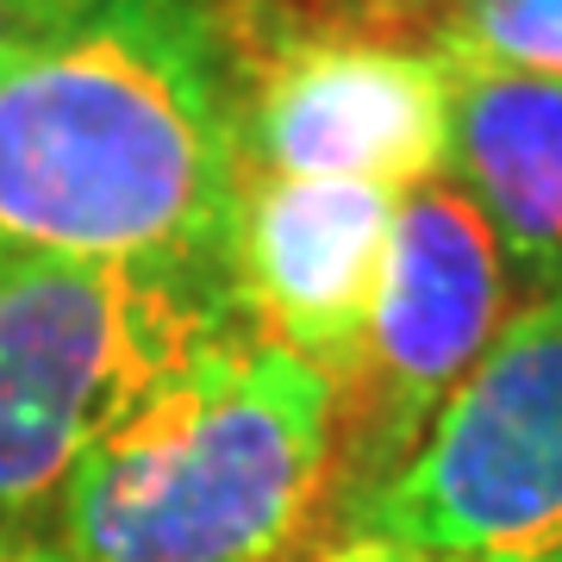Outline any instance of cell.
<instances>
[{"label": "cell", "instance_id": "1", "mask_svg": "<svg viewBox=\"0 0 562 562\" xmlns=\"http://www.w3.org/2000/svg\"><path fill=\"white\" fill-rule=\"evenodd\" d=\"M244 157L206 0H76L0 63V262L232 288Z\"/></svg>", "mask_w": 562, "mask_h": 562}, {"label": "cell", "instance_id": "2", "mask_svg": "<svg viewBox=\"0 0 562 562\" xmlns=\"http://www.w3.org/2000/svg\"><path fill=\"white\" fill-rule=\"evenodd\" d=\"M338 513V387L225 325L76 462L44 543L69 562H306Z\"/></svg>", "mask_w": 562, "mask_h": 562}, {"label": "cell", "instance_id": "3", "mask_svg": "<svg viewBox=\"0 0 562 562\" xmlns=\"http://www.w3.org/2000/svg\"><path fill=\"white\" fill-rule=\"evenodd\" d=\"M238 319L232 294L157 269L0 262V543L44 538L94 438Z\"/></svg>", "mask_w": 562, "mask_h": 562}, {"label": "cell", "instance_id": "4", "mask_svg": "<svg viewBox=\"0 0 562 562\" xmlns=\"http://www.w3.org/2000/svg\"><path fill=\"white\" fill-rule=\"evenodd\" d=\"M244 176L413 194L450 169V63L431 38L294 0H206Z\"/></svg>", "mask_w": 562, "mask_h": 562}, {"label": "cell", "instance_id": "5", "mask_svg": "<svg viewBox=\"0 0 562 562\" xmlns=\"http://www.w3.org/2000/svg\"><path fill=\"white\" fill-rule=\"evenodd\" d=\"M338 525L431 562H562V288L506 313L419 450Z\"/></svg>", "mask_w": 562, "mask_h": 562}, {"label": "cell", "instance_id": "6", "mask_svg": "<svg viewBox=\"0 0 562 562\" xmlns=\"http://www.w3.org/2000/svg\"><path fill=\"white\" fill-rule=\"evenodd\" d=\"M513 269L482 206L450 176L401 194L382 294L362 331L357 375L338 394V513L362 506L401 469L443 401L501 338Z\"/></svg>", "mask_w": 562, "mask_h": 562}, {"label": "cell", "instance_id": "7", "mask_svg": "<svg viewBox=\"0 0 562 562\" xmlns=\"http://www.w3.org/2000/svg\"><path fill=\"white\" fill-rule=\"evenodd\" d=\"M401 194L369 181L244 176L232 288L250 331L294 350L344 394L382 294Z\"/></svg>", "mask_w": 562, "mask_h": 562}, {"label": "cell", "instance_id": "8", "mask_svg": "<svg viewBox=\"0 0 562 562\" xmlns=\"http://www.w3.org/2000/svg\"><path fill=\"white\" fill-rule=\"evenodd\" d=\"M443 176L482 206L525 294L562 288V76L450 63Z\"/></svg>", "mask_w": 562, "mask_h": 562}, {"label": "cell", "instance_id": "9", "mask_svg": "<svg viewBox=\"0 0 562 562\" xmlns=\"http://www.w3.org/2000/svg\"><path fill=\"white\" fill-rule=\"evenodd\" d=\"M431 44L475 69L562 76V0H438Z\"/></svg>", "mask_w": 562, "mask_h": 562}, {"label": "cell", "instance_id": "10", "mask_svg": "<svg viewBox=\"0 0 562 562\" xmlns=\"http://www.w3.org/2000/svg\"><path fill=\"white\" fill-rule=\"evenodd\" d=\"M306 562H431L419 557V550H406V543L394 538H375V531H325L319 543H313V557Z\"/></svg>", "mask_w": 562, "mask_h": 562}, {"label": "cell", "instance_id": "11", "mask_svg": "<svg viewBox=\"0 0 562 562\" xmlns=\"http://www.w3.org/2000/svg\"><path fill=\"white\" fill-rule=\"evenodd\" d=\"M76 0H0V63L13 57L20 44H32L50 20H63Z\"/></svg>", "mask_w": 562, "mask_h": 562}, {"label": "cell", "instance_id": "12", "mask_svg": "<svg viewBox=\"0 0 562 562\" xmlns=\"http://www.w3.org/2000/svg\"><path fill=\"white\" fill-rule=\"evenodd\" d=\"M357 20H375V25H394V32H419L431 38V20H438V0H331Z\"/></svg>", "mask_w": 562, "mask_h": 562}, {"label": "cell", "instance_id": "13", "mask_svg": "<svg viewBox=\"0 0 562 562\" xmlns=\"http://www.w3.org/2000/svg\"><path fill=\"white\" fill-rule=\"evenodd\" d=\"M0 562H69V557H57L44 538H13V543H0Z\"/></svg>", "mask_w": 562, "mask_h": 562}]
</instances>
